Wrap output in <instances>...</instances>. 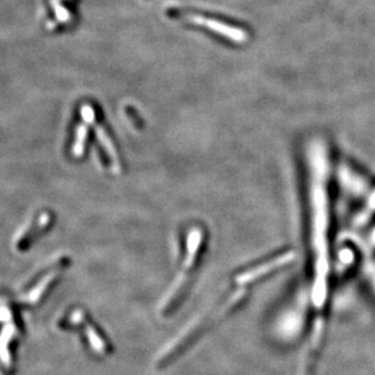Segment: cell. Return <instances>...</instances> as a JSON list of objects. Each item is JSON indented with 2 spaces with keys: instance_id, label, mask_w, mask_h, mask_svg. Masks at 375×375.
I'll list each match as a JSON object with an SVG mask.
<instances>
[{
  "instance_id": "obj_1",
  "label": "cell",
  "mask_w": 375,
  "mask_h": 375,
  "mask_svg": "<svg viewBox=\"0 0 375 375\" xmlns=\"http://www.w3.org/2000/svg\"><path fill=\"white\" fill-rule=\"evenodd\" d=\"M311 165V184H310V202H311V245L314 251V279L312 287V302L316 314H323L328 300V228H330V211H328V193L327 177L328 165L325 145L314 143L309 154Z\"/></svg>"
},
{
  "instance_id": "obj_2",
  "label": "cell",
  "mask_w": 375,
  "mask_h": 375,
  "mask_svg": "<svg viewBox=\"0 0 375 375\" xmlns=\"http://www.w3.org/2000/svg\"><path fill=\"white\" fill-rule=\"evenodd\" d=\"M164 14L169 20L183 23L185 26L194 27L201 31L208 32L210 35L232 44H244L250 38L249 30L244 25L212 11L202 10L192 6L172 4L165 6Z\"/></svg>"
},
{
  "instance_id": "obj_3",
  "label": "cell",
  "mask_w": 375,
  "mask_h": 375,
  "mask_svg": "<svg viewBox=\"0 0 375 375\" xmlns=\"http://www.w3.org/2000/svg\"><path fill=\"white\" fill-rule=\"evenodd\" d=\"M81 0H44L41 23L49 33H67L76 30L81 20Z\"/></svg>"
},
{
  "instance_id": "obj_4",
  "label": "cell",
  "mask_w": 375,
  "mask_h": 375,
  "mask_svg": "<svg viewBox=\"0 0 375 375\" xmlns=\"http://www.w3.org/2000/svg\"><path fill=\"white\" fill-rule=\"evenodd\" d=\"M202 231L199 229H192L188 234V256L185 258V266L183 268V272L179 274V278L176 279V282L172 285V288L169 290L165 300L163 301V306L168 307L169 303L174 301L175 298H178L179 294L181 293L183 285L186 284L188 280V272L194 267V263L197 260L198 251L201 249V244H202Z\"/></svg>"
},
{
  "instance_id": "obj_5",
  "label": "cell",
  "mask_w": 375,
  "mask_h": 375,
  "mask_svg": "<svg viewBox=\"0 0 375 375\" xmlns=\"http://www.w3.org/2000/svg\"><path fill=\"white\" fill-rule=\"evenodd\" d=\"M81 117L84 119V122L90 124V126H92V127L95 128V132H97V138H99L100 144L102 145V148L106 151L108 157L111 160L112 167H113L114 173H119V171H121L119 156H118L117 150H116L114 145H113L111 137L107 133L106 129L103 128L101 124H99L97 119H95V113H94V108H92L90 105L84 104V105L81 106Z\"/></svg>"
},
{
  "instance_id": "obj_6",
  "label": "cell",
  "mask_w": 375,
  "mask_h": 375,
  "mask_svg": "<svg viewBox=\"0 0 375 375\" xmlns=\"http://www.w3.org/2000/svg\"><path fill=\"white\" fill-rule=\"evenodd\" d=\"M295 258L294 252H285L283 255H279V256L274 257L272 260H270L267 262L260 265L258 267L250 268L248 271L239 274L237 277V283L241 285H245V284L254 283L259 280L260 278L267 276L270 273L277 271L281 267H284L285 265L292 262Z\"/></svg>"
},
{
  "instance_id": "obj_7",
  "label": "cell",
  "mask_w": 375,
  "mask_h": 375,
  "mask_svg": "<svg viewBox=\"0 0 375 375\" xmlns=\"http://www.w3.org/2000/svg\"><path fill=\"white\" fill-rule=\"evenodd\" d=\"M15 334L14 324L8 323L0 331V360L4 365H10V354H9V344L12 336Z\"/></svg>"
},
{
  "instance_id": "obj_8",
  "label": "cell",
  "mask_w": 375,
  "mask_h": 375,
  "mask_svg": "<svg viewBox=\"0 0 375 375\" xmlns=\"http://www.w3.org/2000/svg\"><path fill=\"white\" fill-rule=\"evenodd\" d=\"M56 272H51L49 274H46L45 277L41 279L39 284H37V287L32 289L30 293L26 295L23 300L26 302L36 303L37 301H39V298H41V295L45 293L46 289L50 285L51 282L55 279Z\"/></svg>"
},
{
  "instance_id": "obj_9",
  "label": "cell",
  "mask_w": 375,
  "mask_h": 375,
  "mask_svg": "<svg viewBox=\"0 0 375 375\" xmlns=\"http://www.w3.org/2000/svg\"><path fill=\"white\" fill-rule=\"evenodd\" d=\"M86 135H88V127H86V124H81L77 129L76 142L73 145V155L76 157H81L83 153H84Z\"/></svg>"
},
{
  "instance_id": "obj_10",
  "label": "cell",
  "mask_w": 375,
  "mask_h": 375,
  "mask_svg": "<svg viewBox=\"0 0 375 375\" xmlns=\"http://www.w3.org/2000/svg\"><path fill=\"white\" fill-rule=\"evenodd\" d=\"M85 333L88 339H89V343L92 345V349H95V351H99V352H101V351L105 349L103 341H102L100 335L97 334V331H95V329L92 327L86 325Z\"/></svg>"
}]
</instances>
